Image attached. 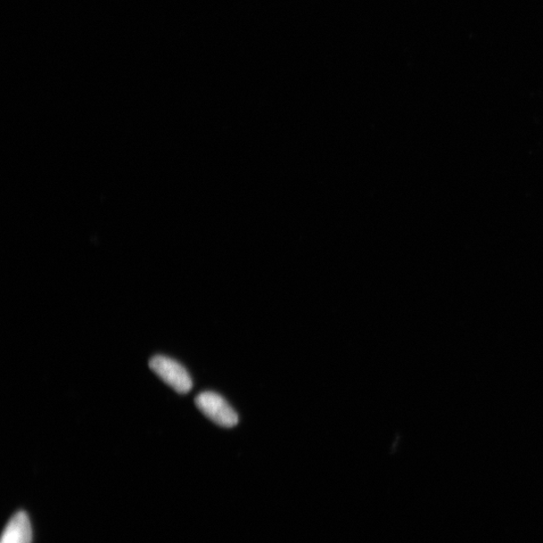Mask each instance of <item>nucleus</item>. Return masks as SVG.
I'll return each mask as SVG.
<instances>
[{
	"label": "nucleus",
	"instance_id": "obj_3",
	"mask_svg": "<svg viewBox=\"0 0 543 543\" xmlns=\"http://www.w3.org/2000/svg\"><path fill=\"white\" fill-rule=\"evenodd\" d=\"M31 540L32 530L28 514L23 512L16 513L6 525L2 543H31Z\"/></svg>",
	"mask_w": 543,
	"mask_h": 543
},
{
	"label": "nucleus",
	"instance_id": "obj_2",
	"mask_svg": "<svg viewBox=\"0 0 543 543\" xmlns=\"http://www.w3.org/2000/svg\"><path fill=\"white\" fill-rule=\"evenodd\" d=\"M195 405L211 421L224 427H233L238 422L236 410L220 394L204 392L195 399Z\"/></svg>",
	"mask_w": 543,
	"mask_h": 543
},
{
	"label": "nucleus",
	"instance_id": "obj_1",
	"mask_svg": "<svg viewBox=\"0 0 543 543\" xmlns=\"http://www.w3.org/2000/svg\"><path fill=\"white\" fill-rule=\"evenodd\" d=\"M152 372L179 393H186L193 388L192 376L179 362L168 357L156 356L150 361Z\"/></svg>",
	"mask_w": 543,
	"mask_h": 543
}]
</instances>
